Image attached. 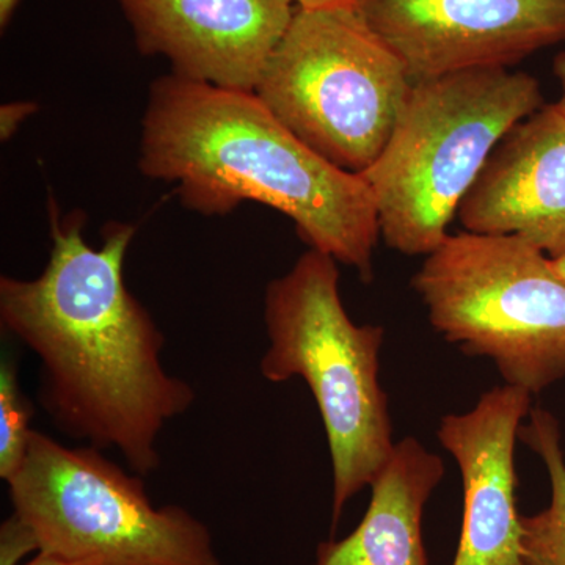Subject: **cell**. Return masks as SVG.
Here are the masks:
<instances>
[{
    "label": "cell",
    "instance_id": "6",
    "mask_svg": "<svg viewBox=\"0 0 565 565\" xmlns=\"http://www.w3.org/2000/svg\"><path fill=\"white\" fill-rule=\"evenodd\" d=\"M412 286L430 326L505 385L544 392L565 377V281L515 236L460 232L424 259Z\"/></svg>",
    "mask_w": 565,
    "mask_h": 565
},
{
    "label": "cell",
    "instance_id": "16",
    "mask_svg": "<svg viewBox=\"0 0 565 565\" xmlns=\"http://www.w3.org/2000/svg\"><path fill=\"white\" fill-rule=\"evenodd\" d=\"M35 104L32 103H10L0 110V134L2 139L7 140L17 132L22 121L33 114Z\"/></svg>",
    "mask_w": 565,
    "mask_h": 565
},
{
    "label": "cell",
    "instance_id": "17",
    "mask_svg": "<svg viewBox=\"0 0 565 565\" xmlns=\"http://www.w3.org/2000/svg\"><path fill=\"white\" fill-rule=\"evenodd\" d=\"M300 9H333V7H355V0H292Z\"/></svg>",
    "mask_w": 565,
    "mask_h": 565
},
{
    "label": "cell",
    "instance_id": "20",
    "mask_svg": "<svg viewBox=\"0 0 565 565\" xmlns=\"http://www.w3.org/2000/svg\"><path fill=\"white\" fill-rule=\"evenodd\" d=\"M24 565H73L68 563H63V561L57 559V557L46 555V553H36L35 556L32 557L29 563Z\"/></svg>",
    "mask_w": 565,
    "mask_h": 565
},
{
    "label": "cell",
    "instance_id": "9",
    "mask_svg": "<svg viewBox=\"0 0 565 565\" xmlns=\"http://www.w3.org/2000/svg\"><path fill=\"white\" fill-rule=\"evenodd\" d=\"M145 55L174 76L255 93L296 11L292 0H118Z\"/></svg>",
    "mask_w": 565,
    "mask_h": 565
},
{
    "label": "cell",
    "instance_id": "4",
    "mask_svg": "<svg viewBox=\"0 0 565 565\" xmlns=\"http://www.w3.org/2000/svg\"><path fill=\"white\" fill-rule=\"evenodd\" d=\"M269 348L259 373L273 384L300 377L313 394L332 457V533L345 504L373 484L393 441L388 396L379 381L382 326H359L345 311L332 256L305 252L264 297Z\"/></svg>",
    "mask_w": 565,
    "mask_h": 565
},
{
    "label": "cell",
    "instance_id": "15",
    "mask_svg": "<svg viewBox=\"0 0 565 565\" xmlns=\"http://www.w3.org/2000/svg\"><path fill=\"white\" fill-rule=\"evenodd\" d=\"M31 553H40L32 531L20 516L11 514L0 527V565H20Z\"/></svg>",
    "mask_w": 565,
    "mask_h": 565
},
{
    "label": "cell",
    "instance_id": "10",
    "mask_svg": "<svg viewBox=\"0 0 565 565\" xmlns=\"http://www.w3.org/2000/svg\"><path fill=\"white\" fill-rule=\"evenodd\" d=\"M531 396L516 386H497L473 411L441 418L437 437L455 457L463 486L462 531L452 565H527L514 459Z\"/></svg>",
    "mask_w": 565,
    "mask_h": 565
},
{
    "label": "cell",
    "instance_id": "19",
    "mask_svg": "<svg viewBox=\"0 0 565 565\" xmlns=\"http://www.w3.org/2000/svg\"><path fill=\"white\" fill-rule=\"evenodd\" d=\"M20 2L21 0H0V25H2V29L9 25L11 17H13Z\"/></svg>",
    "mask_w": 565,
    "mask_h": 565
},
{
    "label": "cell",
    "instance_id": "21",
    "mask_svg": "<svg viewBox=\"0 0 565 565\" xmlns=\"http://www.w3.org/2000/svg\"><path fill=\"white\" fill-rule=\"evenodd\" d=\"M552 266L555 273L565 281V256H563V258L552 259Z\"/></svg>",
    "mask_w": 565,
    "mask_h": 565
},
{
    "label": "cell",
    "instance_id": "7",
    "mask_svg": "<svg viewBox=\"0 0 565 565\" xmlns=\"http://www.w3.org/2000/svg\"><path fill=\"white\" fill-rule=\"evenodd\" d=\"M412 84L355 7H296L255 95L327 162L360 174L384 150Z\"/></svg>",
    "mask_w": 565,
    "mask_h": 565
},
{
    "label": "cell",
    "instance_id": "1",
    "mask_svg": "<svg viewBox=\"0 0 565 565\" xmlns=\"http://www.w3.org/2000/svg\"><path fill=\"white\" fill-rule=\"evenodd\" d=\"M84 228V212L62 217L51 203L50 263L33 280L0 278V322L39 359L40 404L54 426L148 476L161 467L163 429L196 393L163 366L166 337L126 286L136 226L107 223L99 248Z\"/></svg>",
    "mask_w": 565,
    "mask_h": 565
},
{
    "label": "cell",
    "instance_id": "18",
    "mask_svg": "<svg viewBox=\"0 0 565 565\" xmlns=\"http://www.w3.org/2000/svg\"><path fill=\"white\" fill-rule=\"evenodd\" d=\"M553 73H555L561 90L559 102L556 104L565 114V51H561L559 54L556 55L555 61H553Z\"/></svg>",
    "mask_w": 565,
    "mask_h": 565
},
{
    "label": "cell",
    "instance_id": "13",
    "mask_svg": "<svg viewBox=\"0 0 565 565\" xmlns=\"http://www.w3.org/2000/svg\"><path fill=\"white\" fill-rule=\"evenodd\" d=\"M519 438L541 457L552 484L548 508L522 515V548L527 565H565V456L559 423L545 408H531Z\"/></svg>",
    "mask_w": 565,
    "mask_h": 565
},
{
    "label": "cell",
    "instance_id": "2",
    "mask_svg": "<svg viewBox=\"0 0 565 565\" xmlns=\"http://www.w3.org/2000/svg\"><path fill=\"white\" fill-rule=\"evenodd\" d=\"M139 166L145 177L177 184L182 204L200 214H228L243 202L274 207L308 247L373 281L381 228L370 185L297 139L255 93L159 77Z\"/></svg>",
    "mask_w": 565,
    "mask_h": 565
},
{
    "label": "cell",
    "instance_id": "3",
    "mask_svg": "<svg viewBox=\"0 0 565 565\" xmlns=\"http://www.w3.org/2000/svg\"><path fill=\"white\" fill-rule=\"evenodd\" d=\"M542 106L541 82L525 71L493 66L414 82L384 150L360 173L385 244L407 256L433 253L497 145Z\"/></svg>",
    "mask_w": 565,
    "mask_h": 565
},
{
    "label": "cell",
    "instance_id": "11",
    "mask_svg": "<svg viewBox=\"0 0 565 565\" xmlns=\"http://www.w3.org/2000/svg\"><path fill=\"white\" fill-rule=\"evenodd\" d=\"M457 218L465 232L515 236L550 259L565 256V114L556 103L509 129Z\"/></svg>",
    "mask_w": 565,
    "mask_h": 565
},
{
    "label": "cell",
    "instance_id": "8",
    "mask_svg": "<svg viewBox=\"0 0 565 565\" xmlns=\"http://www.w3.org/2000/svg\"><path fill=\"white\" fill-rule=\"evenodd\" d=\"M412 82L471 68H511L565 43V0H355Z\"/></svg>",
    "mask_w": 565,
    "mask_h": 565
},
{
    "label": "cell",
    "instance_id": "12",
    "mask_svg": "<svg viewBox=\"0 0 565 565\" xmlns=\"http://www.w3.org/2000/svg\"><path fill=\"white\" fill-rule=\"evenodd\" d=\"M445 463L415 437H405L371 484L360 525L341 541L319 544L315 565H427L424 505L440 484Z\"/></svg>",
    "mask_w": 565,
    "mask_h": 565
},
{
    "label": "cell",
    "instance_id": "5",
    "mask_svg": "<svg viewBox=\"0 0 565 565\" xmlns=\"http://www.w3.org/2000/svg\"><path fill=\"white\" fill-rule=\"evenodd\" d=\"M145 476L93 446L33 429L9 481L13 514L41 553L73 565H222L210 527L188 509L152 504Z\"/></svg>",
    "mask_w": 565,
    "mask_h": 565
},
{
    "label": "cell",
    "instance_id": "14",
    "mask_svg": "<svg viewBox=\"0 0 565 565\" xmlns=\"http://www.w3.org/2000/svg\"><path fill=\"white\" fill-rule=\"evenodd\" d=\"M33 407L22 392L13 360L0 366V478L9 481L20 470L31 444Z\"/></svg>",
    "mask_w": 565,
    "mask_h": 565
}]
</instances>
